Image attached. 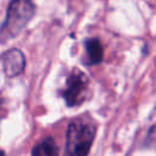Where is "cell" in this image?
Returning a JSON list of instances; mask_svg holds the SVG:
<instances>
[{
    "mask_svg": "<svg viewBox=\"0 0 156 156\" xmlns=\"http://www.w3.org/2000/svg\"><path fill=\"white\" fill-rule=\"evenodd\" d=\"M35 6L30 0H12L7 7L6 18L0 30L2 39L16 37L32 20Z\"/></svg>",
    "mask_w": 156,
    "mask_h": 156,
    "instance_id": "1",
    "label": "cell"
},
{
    "mask_svg": "<svg viewBox=\"0 0 156 156\" xmlns=\"http://www.w3.org/2000/svg\"><path fill=\"white\" fill-rule=\"evenodd\" d=\"M95 133L96 128L91 123L82 121L72 122L66 133L65 156H88Z\"/></svg>",
    "mask_w": 156,
    "mask_h": 156,
    "instance_id": "2",
    "label": "cell"
},
{
    "mask_svg": "<svg viewBox=\"0 0 156 156\" xmlns=\"http://www.w3.org/2000/svg\"><path fill=\"white\" fill-rule=\"evenodd\" d=\"M88 78L82 71H74L67 79L66 89L63 91L65 101L68 106L80 105L88 93Z\"/></svg>",
    "mask_w": 156,
    "mask_h": 156,
    "instance_id": "3",
    "label": "cell"
},
{
    "mask_svg": "<svg viewBox=\"0 0 156 156\" xmlns=\"http://www.w3.org/2000/svg\"><path fill=\"white\" fill-rule=\"evenodd\" d=\"M1 63L5 74L12 78L23 72L26 67V57L20 49H10L1 55Z\"/></svg>",
    "mask_w": 156,
    "mask_h": 156,
    "instance_id": "4",
    "label": "cell"
},
{
    "mask_svg": "<svg viewBox=\"0 0 156 156\" xmlns=\"http://www.w3.org/2000/svg\"><path fill=\"white\" fill-rule=\"evenodd\" d=\"M85 50L89 57V63L95 65L102 61L104 57V49L102 45L100 43L99 39L93 38V39H88L85 41Z\"/></svg>",
    "mask_w": 156,
    "mask_h": 156,
    "instance_id": "5",
    "label": "cell"
},
{
    "mask_svg": "<svg viewBox=\"0 0 156 156\" xmlns=\"http://www.w3.org/2000/svg\"><path fill=\"white\" fill-rule=\"evenodd\" d=\"M32 156H58L57 146L52 138H46L32 150Z\"/></svg>",
    "mask_w": 156,
    "mask_h": 156,
    "instance_id": "6",
    "label": "cell"
},
{
    "mask_svg": "<svg viewBox=\"0 0 156 156\" xmlns=\"http://www.w3.org/2000/svg\"><path fill=\"white\" fill-rule=\"evenodd\" d=\"M147 141L150 143L151 146H156V126H154V127L150 129Z\"/></svg>",
    "mask_w": 156,
    "mask_h": 156,
    "instance_id": "7",
    "label": "cell"
},
{
    "mask_svg": "<svg viewBox=\"0 0 156 156\" xmlns=\"http://www.w3.org/2000/svg\"><path fill=\"white\" fill-rule=\"evenodd\" d=\"M0 156H5V154H4V151H2V150H0Z\"/></svg>",
    "mask_w": 156,
    "mask_h": 156,
    "instance_id": "8",
    "label": "cell"
}]
</instances>
